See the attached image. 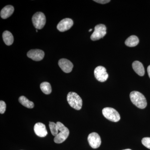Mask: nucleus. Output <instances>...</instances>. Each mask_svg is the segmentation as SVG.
Segmentation results:
<instances>
[{"mask_svg": "<svg viewBox=\"0 0 150 150\" xmlns=\"http://www.w3.org/2000/svg\"><path fill=\"white\" fill-rule=\"evenodd\" d=\"M130 98L132 103L139 108L144 109L146 107L147 101L146 98L139 92H131Z\"/></svg>", "mask_w": 150, "mask_h": 150, "instance_id": "1", "label": "nucleus"}, {"mask_svg": "<svg viewBox=\"0 0 150 150\" xmlns=\"http://www.w3.org/2000/svg\"><path fill=\"white\" fill-rule=\"evenodd\" d=\"M14 8L13 6L8 5L4 7L1 12V17L3 19L8 18L13 13Z\"/></svg>", "mask_w": 150, "mask_h": 150, "instance_id": "13", "label": "nucleus"}, {"mask_svg": "<svg viewBox=\"0 0 150 150\" xmlns=\"http://www.w3.org/2000/svg\"><path fill=\"white\" fill-rule=\"evenodd\" d=\"M123 150H132L131 149H124Z\"/></svg>", "mask_w": 150, "mask_h": 150, "instance_id": "24", "label": "nucleus"}, {"mask_svg": "<svg viewBox=\"0 0 150 150\" xmlns=\"http://www.w3.org/2000/svg\"><path fill=\"white\" fill-rule=\"evenodd\" d=\"M34 131L36 135L39 137H44L48 134L46 126L43 123H37L35 124Z\"/></svg>", "mask_w": 150, "mask_h": 150, "instance_id": "12", "label": "nucleus"}, {"mask_svg": "<svg viewBox=\"0 0 150 150\" xmlns=\"http://www.w3.org/2000/svg\"><path fill=\"white\" fill-rule=\"evenodd\" d=\"M92 30V29H90L89 30V32H91Z\"/></svg>", "mask_w": 150, "mask_h": 150, "instance_id": "25", "label": "nucleus"}, {"mask_svg": "<svg viewBox=\"0 0 150 150\" xmlns=\"http://www.w3.org/2000/svg\"><path fill=\"white\" fill-rule=\"evenodd\" d=\"M139 38L136 35H132L128 38L125 41V44L129 47H135L139 43Z\"/></svg>", "mask_w": 150, "mask_h": 150, "instance_id": "16", "label": "nucleus"}, {"mask_svg": "<svg viewBox=\"0 0 150 150\" xmlns=\"http://www.w3.org/2000/svg\"><path fill=\"white\" fill-rule=\"evenodd\" d=\"M132 67L135 72L139 76H144L145 74V70L142 63L139 61H135L132 64Z\"/></svg>", "mask_w": 150, "mask_h": 150, "instance_id": "14", "label": "nucleus"}, {"mask_svg": "<svg viewBox=\"0 0 150 150\" xmlns=\"http://www.w3.org/2000/svg\"><path fill=\"white\" fill-rule=\"evenodd\" d=\"M106 34V28L104 25L100 24L95 27L94 31L91 36V39L93 41L99 40Z\"/></svg>", "mask_w": 150, "mask_h": 150, "instance_id": "6", "label": "nucleus"}, {"mask_svg": "<svg viewBox=\"0 0 150 150\" xmlns=\"http://www.w3.org/2000/svg\"><path fill=\"white\" fill-rule=\"evenodd\" d=\"M68 103L71 107L77 110H80L82 106V100L80 96L74 92H70L67 96Z\"/></svg>", "mask_w": 150, "mask_h": 150, "instance_id": "3", "label": "nucleus"}, {"mask_svg": "<svg viewBox=\"0 0 150 150\" xmlns=\"http://www.w3.org/2000/svg\"><path fill=\"white\" fill-rule=\"evenodd\" d=\"M6 110V104L4 101L1 100L0 101V113L3 114L5 112Z\"/></svg>", "mask_w": 150, "mask_h": 150, "instance_id": "21", "label": "nucleus"}, {"mask_svg": "<svg viewBox=\"0 0 150 150\" xmlns=\"http://www.w3.org/2000/svg\"><path fill=\"white\" fill-rule=\"evenodd\" d=\"M142 144L146 147L150 149V137H145L142 140Z\"/></svg>", "mask_w": 150, "mask_h": 150, "instance_id": "20", "label": "nucleus"}, {"mask_svg": "<svg viewBox=\"0 0 150 150\" xmlns=\"http://www.w3.org/2000/svg\"><path fill=\"white\" fill-rule=\"evenodd\" d=\"M40 88L42 91L45 94H50L52 91L51 84L47 82H44L40 84Z\"/></svg>", "mask_w": 150, "mask_h": 150, "instance_id": "18", "label": "nucleus"}, {"mask_svg": "<svg viewBox=\"0 0 150 150\" xmlns=\"http://www.w3.org/2000/svg\"><path fill=\"white\" fill-rule=\"evenodd\" d=\"M36 32H38V30H36Z\"/></svg>", "mask_w": 150, "mask_h": 150, "instance_id": "26", "label": "nucleus"}, {"mask_svg": "<svg viewBox=\"0 0 150 150\" xmlns=\"http://www.w3.org/2000/svg\"><path fill=\"white\" fill-rule=\"evenodd\" d=\"M56 123L58 130L60 132L55 137L54 141L56 144H61L64 142L69 137V131L61 122H57Z\"/></svg>", "mask_w": 150, "mask_h": 150, "instance_id": "2", "label": "nucleus"}, {"mask_svg": "<svg viewBox=\"0 0 150 150\" xmlns=\"http://www.w3.org/2000/svg\"><path fill=\"white\" fill-rule=\"evenodd\" d=\"M94 1L100 4H105L110 1V0H95Z\"/></svg>", "mask_w": 150, "mask_h": 150, "instance_id": "22", "label": "nucleus"}, {"mask_svg": "<svg viewBox=\"0 0 150 150\" xmlns=\"http://www.w3.org/2000/svg\"><path fill=\"white\" fill-rule=\"evenodd\" d=\"M147 72L149 77V78H150V65L148 67Z\"/></svg>", "mask_w": 150, "mask_h": 150, "instance_id": "23", "label": "nucleus"}, {"mask_svg": "<svg viewBox=\"0 0 150 150\" xmlns=\"http://www.w3.org/2000/svg\"><path fill=\"white\" fill-rule=\"evenodd\" d=\"M32 22L35 28L41 29L44 27L46 23V18L43 13L38 12L35 13L33 16Z\"/></svg>", "mask_w": 150, "mask_h": 150, "instance_id": "5", "label": "nucleus"}, {"mask_svg": "<svg viewBox=\"0 0 150 150\" xmlns=\"http://www.w3.org/2000/svg\"><path fill=\"white\" fill-rule=\"evenodd\" d=\"M3 38L4 42L7 46H11L13 43V36L9 31L6 30L3 33Z\"/></svg>", "mask_w": 150, "mask_h": 150, "instance_id": "15", "label": "nucleus"}, {"mask_svg": "<svg viewBox=\"0 0 150 150\" xmlns=\"http://www.w3.org/2000/svg\"><path fill=\"white\" fill-rule=\"evenodd\" d=\"M102 113L105 118L112 122H118L121 118L118 111L112 108H105L103 109Z\"/></svg>", "mask_w": 150, "mask_h": 150, "instance_id": "4", "label": "nucleus"}, {"mask_svg": "<svg viewBox=\"0 0 150 150\" xmlns=\"http://www.w3.org/2000/svg\"><path fill=\"white\" fill-rule=\"evenodd\" d=\"M19 101L21 104L25 107L28 108H33L34 107V104L32 101H30L25 97L21 96L18 99Z\"/></svg>", "mask_w": 150, "mask_h": 150, "instance_id": "17", "label": "nucleus"}, {"mask_svg": "<svg viewBox=\"0 0 150 150\" xmlns=\"http://www.w3.org/2000/svg\"><path fill=\"white\" fill-rule=\"evenodd\" d=\"M59 67L64 72L69 73L72 71L73 64L69 60L65 59H62L59 60L58 63Z\"/></svg>", "mask_w": 150, "mask_h": 150, "instance_id": "11", "label": "nucleus"}, {"mask_svg": "<svg viewBox=\"0 0 150 150\" xmlns=\"http://www.w3.org/2000/svg\"><path fill=\"white\" fill-rule=\"evenodd\" d=\"M88 141L90 146L93 149H97L99 147L101 144V141L100 137L96 132H93L88 135Z\"/></svg>", "mask_w": 150, "mask_h": 150, "instance_id": "8", "label": "nucleus"}, {"mask_svg": "<svg viewBox=\"0 0 150 150\" xmlns=\"http://www.w3.org/2000/svg\"><path fill=\"white\" fill-rule=\"evenodd\" d=\"M44 52L42 50L39 49H33L28 51L27 53V56L30 59L33 61H40L44 58Z\"/></svg>", "mask_w": 150, "mask_h": 150, "instance_id": "10", "label": "nucleus"}, {"mask_svg": "<svg viewBox=\"0 0 150 150\" xmlns=\"http://www.w3.org/2000/svg\"><path fill=\"white\" fill-rule=\"evenodd\" d=\"M74 24V22L71 18L64 19L59 23L57 26V29L60 32H64L69 30Z\"/></svg>", "mask_w": 150, "mask_h": 150, "instance_id": "9", "label": "nucleus"}, {"mask_svg": "<svg viewBox=\"0 0 150 150\" xmlns=\"http://www.w3.org/2000/svg\"><path fill=\"white\" fill-rule=\"evenodd\" d=\"M94 75L96 79L101 82L105 81L108 77L106 69L102 66H98L95 69Z\"/></svg>", "mask_w": 150, "mask_h": 150, "instance_id": "7", "label": "nucleus"}, {"mask_svg": "<svg viewBox=\"0 0 150 150\" xmlns=\"http://www.w3.org/2000/svg\"><path fill=\"white\" fill-rule=\"evenodd\" d=\"M49 126L51 134L53 136L56 137L59 133V131L57 128L56 123L53 122H49Z\"/></svg>", "mask_w": 150, "mask_h": 150, "instance_id": "19", "label": "nucleus"}]
</instances>
